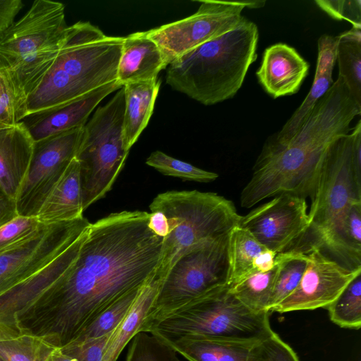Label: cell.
Instances as JSON below:
<instances>
[{
	"label": "cell",
	"instance_id": "cell-47",
	"mask_svg": "<svg viewBox=\"0 0 361 361\" xmlns=\"http://www.w3.org/2000/svg\"><path fill=\"white\" fill-rule=\"evenodd\" d=\"M1 361V360H0Z\"/></svg>",
	"mask_w": 361,
	"mask_h": 361
},
{
	"label": "cell",
	"instance_id": "cell-37",
	"mask_svg": "<svg viewBox=\"0 0 361 361\" xmlns=\"http://www.w3.org/2000/svg\"><path fill=\"white\" fill-rule=\"evenodd\" d=\"M44 225L35 216L18 215L0 226V252L30 237Z\"/></svg>",
	"mask_w": 361,
	"mask_h": 361
},
{
	"label": "cell",
	"instance_id": "cell-44",
	"mask_svg": "<svg viewBox=\"0 0 361 361\" xmlns=\"http://www.w3.org/2000/svg\"><path fill=\"white\" fill-rule=\"evenodd\" d=\"M277 253L265 249L259 254L253 262L255 271L266 272L272 269L276 264V256Z\"/></svg>",
	"mask_w": 361,
	"mask_h": 361
},
{
	"label": "cell",
	"instance_id": "cell-38",
	"mask_svg": "<svg viewBox=\"0 0 361 361\" xmlns=\"http://www.w3.org/2000/svg\"><path fill=\"white\" fill-rule=\"evenodd\" d=\"M252 361H300L293 349L274 332L259 344Z\"/></svg>",
	"mask_w": 361,
	"mask_h": 361
},
{
	"label": "cell",
	"instance_id": "cell-2",
	"mask_svg": "<svg viewBox=\"0 0 361 361\" xmlns=\"http://www.w3.org/2000/svg\"><path fill=\"white\" fill-rule=\"evenodd\" d=\"M360 114L361 106L338 77L292 138L285 142L267 140L241 192L240 206L250 208L282 193L312 199L330 145L349 133Z\"/></svg>",
	"mask_w": 361,
	"mask_h": 361
},
{
	"label": "cell",
	"instance_id": "cell-16",
	"mask_svg": "<svg viewBox=\"0 0 361 361\" xmlns=\"http://www.w3.org/2000/svg\"><path fill=\"white\" fill-rule=\"evenodd\" d=\"M122 87L115 80L71 102L29 114L20 122L35 142L82 127L99 102Z\"/></svg>",
	"mask_w": 361,
	"mask_h": 361
},
{
	"label": "cell",
	"instance_id": "cell-30",
	"mask_svg": "<svg viewBox=\"0 0 361 361\" xmlns=\"http://www.w3.org/2000/svg\"><path fill=\"white\" fill-rule=\"evenodd\" d=\"M307 254L298 252L277 253V266L271 300V310L288 297L298 286L306 269Z\"/></svg>",
	"mask_w": 361,
	"mask_h": 361
},
{
	"label": "cell",
	"instance_id": "cell-40",
	"mask_svg": "<svg viewBox=\"0 0 361 361\" xmlns=\"http://www.w3.org/2000/svg\"><path fill=\"white\" fill-rule=\"evenodd\" d=\"M110 334L81 343H71L60 350L74 361H104Z\"/></svg>",
	"mask_w": 361,
	"mask_h": 361
},
{
	"label": "cell",
	"instance_id": "cell-46",
	"mask_svg": "<svg viewBox=\"0 0 361 361\" xmlns=\"http://www.w3.org/2000/svg\"><path fill=\"white\" fill-rule=\"evenodd\" d=\"M47 361H74L70 357L64 355L59 348H56Z\"/></svg>",
	"mask_w": 361,
	"mask_h": 361
},
{
	"label": "cell",
	"instance_id": "cell-3",
	"mask_svg": "<svg viewBox=\"0 0 361 361\" xmlns=\"http://www.w3.org/2000/svg\"><path fill=\"white\" fill-rule=\"evenodd\" d=\"M123 42V37L106 36L90 22L68 26L54 63L26 97L25 116L117 80Z\"/></svg>",
	"mask_w": 361,
	"mask_h": 361
},
{
	"label": "cell",
	"instance_id": "cell-8",
	"mask_svg": "<svg viewBox=\"0 0 361 361\" xmlns=\"http://www.w3.org/2000/svg\"><path fill=\"white\" fill-rule=\"evenodd\" d=\"M124 109L122 87L83 126L75 158L84 210L106 195L124 166L129 152L123 143Z\"/></svg>",
	"mask_w": 361,
	"mask_h": 361
},
{
	"label": "cell",
	"instance_id": "cell-23",
	"mask_svg": "<svg viewBox=\"0 0 361 361\" xmlns=\"http://www.w3.org/2000/svg\"><path fill=\"white\" fill-rule=\"evenodd\" d=\"M319 249L345 269L361 270V202L338 218Z\"/></svg>",
	"mask_w": 361,
	"mask_h": 361
},
{
	"label": "cell",
	"instance_id": "cell-28",
	"mask_svg": "<svg viewBox=\"0 0 361 361\" xmlns=\"http://www.w3.org/2000/svg\"><path fill=\"white\" fill-rule=\"evenodd\" d=\"M267 249L247 230L239 225L229 233L228 258L230 275L228 285L235 284L255 272V257Z\"/></svg>",
	"mask_w": 361,
	"mask_h": 361
},
{
	"label": "cell",
	"instance_id": "cell-39",
	"mask_svg": "<svg viewBox=\"0 0 361 361\" xmlns=\"http://www.w3.org/2000/svg\"><path fill=\"white\" fill-rule=\"evenodd\" d=\"M315 3L331 18L345 20L353 27L361 28L360 0H316Z\"/></svg>",
	"mask_w": 361,
	"mask_h": 361
},
{
	"label": "cell",
	"instance_id": "cell-36",
	"mask_svg": "<svg viewBox=\"0 0 361 361\" xmlns=\"http://www.w3.org/2000/svg\"><path fill=\"white\" fill-rule=\"evenodd\" d=\"M25 104L7 71L0 64V130L12 127L25 117Z\"/></svg>",
	"mask_w": 361,
	"mask_h": 361
},
{
	"label": "cell",
	"instance_id": "cell-5",
	"mask_svg": "<svg viewBox=\"0 0 361 361\" xmlns=\"http://www.w3.org/2000/svg\"><path fill=\"white\" fill-rule=\"evenodd\" d=\"M168 220L162 252L154 277L161 282L183 255L238 226L241 216L231 200L215 192L171 190L157 195L149 206Z\"/></svg>",
	"mask_w": 361,
	"mask_h": 361
},
{
	"label": "cell",
	"instance_id": "cell-10",
	"mask_svg": "<svg viewBox=\"0 0 361 361\" xmlns=\"http://www.w3.org/2000/svg\"><path fill=\"white\" fill-rule=\"evenodd\" d=\"M228 238L229 233L209 241L176 262L161 282L142 326L194 298L228 285Z\"/></svg>",
	"mask_w": 361,
	"mask_h": 361
},
{
	"label": "cell",
	"instance_id": "cell-45",
	"mask_svg": "<svg viewBox=\"0 0 361 361\" xmlns=\"http://www.w3.org/2000/svg\"><path fill=\"white\" fill-rule=\"evenodd\" d=\"M149 227L157 235L165 238L169 231L166 216L159 212L149 213Z\"/></svg>",
	"mask_w": 361,
	"mask_h": 361
},
{
	"label": "cell",
	"instance_id": "cell-12",
	"mask_svg": "<svg viewBox=\"0 0 361 361\" xmlns=\"http://www.w3.org/2000/svg\"><path fill=\"white\" fill-rule=\"evenodd\" d=\"M84 216L44 225L37 233L0 252V295L31 277L90 228Z\"/></svg>",
	"mask_w": 361,
	"mask_h": 361
},
{
	"label": "cell",
	"instance_id": "cell-27",
	"mask_svg": "<svg viewBox=\"0 0 361 361\" xmlns=\"http://www.w3.org/2000/svg\"><path fill=\"white\" fill-rule=\"evenodd\" d=\"M336 51L338 76L361 106V28L339 34Z\"/></svg>",
	"mask_w": 361,
	"mask_h": 361
},
{
	"label": "cell",
	"instance_id": "cell-4",
	"mask_svg": "<svg viewBox=\"0 0 361 361\" xmlns=\"http://www.w3.org/2000/svg\"><path fill=\"white\" fill-rule=\"evenodd\" d=\"M258 39L257 25L244 17L233 29L171 62L166 82L206 106L233 98L257 58Z\"/></svg>",
	"mask_w": 361,
	"mask_h": 361
},
{
	"label": "cell",
	"instance_id": "cell-17",
	"mask_svg": "<svg viewBox=\"0 0 361 361\" xmlns=\"http://www.w3.org/2000/svg\"><path fill=\"white\" fill-rule=\"evenodd\" d=\"M308 71V63L295 49L276 43L264 50L256 75L264 90L276 99L297 93Z\"/></svg>",
	"mask_w": 361,
	"mask_h": 361
},
{
	"label": "cell",
	"instance_id": "cell-26",
	"mask_svg": "<svg viewBox=\"0 0 361 361\" xmlns=\"http://www.w3.org/2000/svg\"><path fill=\"white\" fill-rule=\"evenodd\" d=\"M161 281L154 276L142 288L128 314L110 334L104 361H116L121 351L140 331L158 294Z\"/></svg>",
	"mask_w": 361,
	"mask_h": 361
},
{
	"label": "cell",
	"instance_id": "cell-18",
	"mask_svg": "<svg viewBox=\"0 0 361 361\" xmlns=\"http://www.w3.org/2000/svg\"><path fill=\"white\" fill-rule=\"evenodd\" d=\"M87 231L46 267L0 295V314L14 316L62 277L77 259Z\"/></svg>",
	"mask_w": 361,
	"mask_h": 361
},
{
	"label": "cell",
	"instance_id": "cell-21",
	"mask_svg": "<svg viewBox=\"0 0 361 361\" xmlns=\"http://www.w3.org/2000/svg\"><path fill=\"white\" fill-rule=\"evenodd\" d=\"M34 145L21 122L0 130V186L15 201L29 168Z\"/></svg>",
	"mask_w": 361,
	"mask_h": 361
},
{
	"label": "cell",
	"instance_id": "cell-43",
	"mask_svg": "<svg viewBox=\"0 0 361 361\" xmlns=\"http://www.w3.org/2000/svg\"><path fill=\"white\" fill-rule=\"evenodd\" d=\"M17 216L15 200L10 197L0 186V226Z\"/></svg>",
	"mask_w": 361,
	"mask_h": 361
},
{
	"label": "cell",
	"instance_id": "cell-13",
	"mask_svg": "<svg viewBox=\"0 0 361 361\" xmlns=\"http://www.w3.org/2000/svg\"><path fill=\"white\" fill-rule=\"evenodd\" d=\"M83 126L35 142L26 176L16 198L18 215L35 216L47 196L75 157Z\"/></svg>",
	"mask_w": 361,
	"mask_h": 361
},
{
	"label": "cell",
	"instance_id": "cell-35",
	"mask_svg": "<svg viewBox=\"0 0 361 361\" xmlns=\"http://www.w3.org/2000/svg\"><path fill=\"white\" fill-rule=\"evenodd\" d=\"M131 340L126 361H181L170 345L152 334L139 331Z\"/></svg>",
	"mask_w": 361,
	"mask_h": 361
},
{
	"label": "cell",
	"instance_id": "cell-24",
	"mask_svg": "<svg viewBox=\"0 0 361 361\" xmlns=\"http://www.w3.org/2000/svg\"><path fill=\"white\" fill-rule=\"evenodd\" d=\"M83 212L80 168L75 157L50 190L35 217L49 224L80 219Z\"/></svg>",
	"mask_w": 361,
	"mask_h": 361
},
{
	"label": "cell",
	"instance_id": "cell-15",
	"mask_svg": "<svg viewBox=\"0 0 361 361\" xmlns=\"http://www.w3.org/2000/svg\"><path fill=\"white\" fill-rule=\"evenodd\" d=\"M306 269L297 288L271 312L326 308L360 271H350L326 256L319 248L308 253Z\"/></svg>",
	"mask_w": 361,
	"mask_h": 361
},
{
	"label": "cell",
	"instance_id": "cell-41",
	"mask_svg": "<svg viewBox=\"0 0 361 361\" xmlns=\"http://www.w3.org/2000/svg\"><path fill=\"white\" fill-rule=\"evenodd\" d=\"M23 3L20 0H0V37L14 22Z\"/></svg>",
	"mask_w": 361,
	"mask_h": 361
},
{
	"label": "cell",
	"instance_id": "cell-11",
	"mask_svg": "<svg viewBox=\"0 0 361 361\" xmlns=\"http://www.w3.org/2000/svg\"><path fill=\"white\" fill-rule=\"evenodd\" d=\"M197 11L183 19L147 31L169 64L180 56L237 26L245 8L264 6V1L198 0Z\"/></svg>",
	"mask_w": 361,
	"mask_h": 361
},
{
	"label": "cell",
	"instance_id": "cell-14",
	"mask_svg": "<svg viewBox=\"0 0 361 361\" xmlns=\"http://www.w3.org/2000/svg\"><path fill=\"white\" fill-rule=\"evenodd\" d=\"M239 226L266 248L276 253L288 252L308 228L306 199L280 194L241 216Z\"/></svg>",
	"mask_w": 361,
	"mask_h": 361
},
{
	"label": "cell",
	"instance_id": "cell-1",
	"mask_svg": "<svg viewBox=\"0 0 361 361\" xmlns=\"http://www.w3.org/2000/svg\"><path fill=\"white\" fill-rule=\"evenodd\" d=\"M149 219L147 212L123 211L91 224L70 269L15 314L22 334L61 349L106 308L153 278L164 238L150 229Z\"/></svg>",
	"mask_w": 361,
	"mask_h": 361
},
{
	"label": "cell",
	"instance_id": "cell-29",
	"mask_svg": "<svg viewBox=\"0 0 361 361\" xmlns=\"http://www.w3.org/2000/svg\"><path fill=\"white\" fill-rule=\"evenodd\" d=\"M277 266L266 272L255 271L229 286L231 292L245 307L256 312H271V300Z\"/></svg>",
	"mask_w": 361,
	"mask_h": 361
},
{
	"label": "cell",
	"instance_id": "cell-9",
	"mask_svg": "<svg viewBox=\"0 0 361 361\" xmlns=\"http://www.w3.org/2000/svg\"><path fill=\"white\" fill-rule=\"evenodd\" d=\"M353 140L352 130L330 145L311 199L308 228L290 251L307 254L319 248L338 218L351 204L361 202V179L353 167Z\"/></svg>",
	"mask_w": 361,
	"mask_h": 361
},
{
	"label": "cell",
	"instance_id": "cell-20",
	"mask_svg": "<svg viewBox=\"0 0 361 361\" xmlns=\"http://www.w3.org/2000/svg\"><path fill=\"white\" fill-rule=\"evenodd\" d=\"M338 42V35H323L319 38L317 68L312 85L302 103L281 130L270 137L274 141L285 142L292 138L304 123L317 102L334 83L332 73L336 61Z\"/></svg>",
	"mask_w": 361,
	"mask_h": 361
},
{
	"label": "cell",
	"instance_id": "cell-22",
	"mask_svg": "<svg viewBox=\"0 0 361 361\" xmlns=\"http://www.w3.org/2000/svg\"><path fill=\"white\" fill-rule=\"evenodd\" d=\"M163 341L189 361H252L263 340L188 335Z\"/></svg>",
	"mask_w": 361,
	"mask_h": 361
},
{
	"label": "cell",
	"instance_id": "cell-19",
	"mask_svg": "<svg viewBox=\"0 0 361 361\" xmlns=\"http://www.w3.org/2000/svg\"><path fill=\"white\" fill-rule=\"evenodd\" d=\"M166 67L161 49L147 31L123 37L117 69V80L123 86L130 82L155 80Z\"/></svg>",
	"mask_w": 361,
	"mask_h": 361
},
{
	"label": "cell",
	"instance_id": "cell-33",
	"mask_svg": "<svg viewBox=\"0 0 361 361\" xmlns=\"http://www.w3.org/2000/svg\"><path fill=\"white\" fill-rule=\"evenodd\" d=\"M56 349L42 339L27 334L0 342L1 361H47Z\"/></svg>",
	"mask_w": 361,
	"mask_h": 361
},
{
	"label": "cell",
	"instance_id": "cell-7",
	"mask_svg": "<svg viewBox=\"0 0 361 361\" xmlns=\"http://www.w3.org/2000/svg\"><path fill=\"white\" fill-rule=\"evenodd\" d=\"M269 314L245 307L227 285L167 312L142 326L139 331L162 340L192 335L262 341L274 332Z\"/></svg>",
	"mask_w": 361,
	"mask_h": 361
},
{
	"label": "cell",
	"instance_id": "cell-32",
	"mask_svg": "<svg viewBox=\"0 0 361 361\" xmlns=\"http://www.w3.org/2000/svg\"><path fill=\"white\" fill-rule=\"evenodd\" d=\"M142 288L126 293L106 308L71 343H81L111 334L128 314Z\"/></svg>",
	"mask_w": 361,
	"mask_h": 361
},
{
	"label": "cell",
	"instance_id": "cell-42",
	"mask_svg": "<svg viewBox=\"0 0 361 361\" xmlns=\"http://www.w3.org/2000/svg\"><path fill=\"white\" fill-rule=\"evenodd\" d=\"M22 334L14 316L0 314V342L16 338Z\"/></svg>",
	"mask_w": 361,
	"mask_h": 361
},
{
	"label": "cell",
	"instance_id": "cell-6",
	"mask_svg": "<svg viewBox=\"0 0 361 361\" xmlns=\"http://www.w3.org/2000/svg\"><path fill=\"white\" fill-rule=\"evenodd\" d=\"M68 27L63 4L36 0L0 37V64L25 104L56 58Z\"/></svg>",
	"mask_w": 361,
	"mask_h": 361
},
{
	"label": "cell",
	"instance_id": "cell-31",
	"mask_svg": "<svg viewBox=\"0 0 361 361\" xmlns=\"http://www.w3.org/2000/svg\"><path fill=\"white\" fill-rule=\"evenodd\" d=\"M330 319L342 328L361 326V274L354 278L326 307Z\"/></svg>",
	"mask_w": 361,
	"mask_h": 361
},
{
	"label": "cell",
	"instance_id": "cell-25",
	"mask_svg": "<svg viewBox=\"0 0 361 361\" xmlns=\"http://www.w3.org/2000/svg\"><path fill=\"white\" fill-rule=\"evenodd\" d=\"M160 85L161 81L157 78L123 86L125 92L123 143L128 151L149 121Z\"/></svg>",
	"mask_w": 361,
	"mask_h": 361
},
{
	"label": "cell",
	"instance_id": "cell-34",
	"mask_svg": "<svg viewBox=\"0 0 361 361\" xmlns=\"http://www.w3.org/2000/svg\"><path fill=\"white\" fill-rule=\"evenodd\" d=\"M146 164L164 175L199 183L212 182L219 177L214 172L203 170L159 150L150 154L146 159Z\"/></svg>",
	"mask_w": 361,
	"mask_h": 361
}]
</instances>
